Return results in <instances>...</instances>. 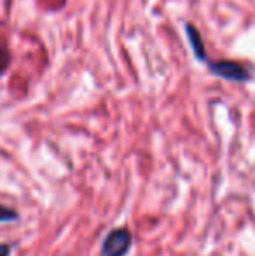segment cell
I'll use <instances>...</instances> for the list:
<instances>
[{
    "instance_id": "1",
    "label": "cell",
    "mask_w": 255,
    "mask_h": 256,
    "mask_svg": "<svg viewBox=\"0 0 255 256\" xmlns=\"http://www.w3.org/2000/svg\"><path fill=\"white\" fill-rule=\"evenodd\" d=\"M208 70L213 75L225 80H232V82H246L253 77L252 70H248L246 66H243L241 63H236V61H229V60H217V61H206Z\"/></svg>"
},
{
    "instance_id": "6",
    "label": "cell",
    "mask_w": 255,
    "mask_h": 256,
    "mask_svg": "<svg viewBox=\"0 0 255 256\" xmlns=\"http://www.w3.org/2000/svg\"><path fill=\"white\" fill-rule=\"evenodd\" d=\"M11 254V244H0V256H9Z\"/></svg>"
},
{
    "instance_id": "2",
    "label": "cell",
    "mask_w": 255,
    "mask_h": 256,
    "mask_svg": "<svg viewBox=\"0 0 255 256\" xmlns=\"http://www.w3.org/2000/svg\"><path fill=\"white\" fill-rule=\"evenodd\" d=\"M133 236L128 228H114L102 242V256H126L131 250Z\"/></svg>"
},
{
    "instance_id": "4",
    "label": "cell",
    "mask_w": 255,
    "mask_h": 256,
    "mask_svg": "<svg viewBox=\"0 0 255 256\" xmlns=\"http://www.w3.org/2000/svg\"><path fill=\"white\" fill-rule=\"evenodd\" d=\"M20 218V214H18L14 209L11 208H6V206L0 204V222L2 223H7V222H16V220Z\"/></svg>"
},
{
    "instance_id": "5",
    "label": "cell",
    "mask_w": 255,
    "mask_h": 256,
    "mask_svg": "<svg viewBox=\"0 0 255 256\" xmlns=\"http://www.w3.org/2000/svg\"><path fill=\"white\" fill-rule=\"evenodd\" d=\"M7 66H9V54H7L6 49L0 46V75L7 70Z\"/></svg>"
},
{
    "instance_id": "3",
    "label": "cell",
    "mask_w": 255,
    "mask_h": 256,
    "mask_svg": "<svg viewBox=\"0 0 255 256\" xmlns=\"http://www.w3.org/2000/svg\"><path fill=\"white\" fill-rule=\"evenodd\" d=\"M185 34H187L189 44H191V48H192L194 56L199 61H203V63H206L208 54H206V48H204V42H203V37H201L199 30H197L192 23H187L185 24Z\"/></svg>"
}]
</instances>
